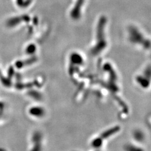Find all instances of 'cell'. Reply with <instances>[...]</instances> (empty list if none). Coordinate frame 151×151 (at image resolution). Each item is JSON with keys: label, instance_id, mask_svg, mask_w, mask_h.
<instances>
[{"label": "cell", "instance_id": "1", "mask_svg": "<svg viewBox=\"0 0 151 151\" xmlns=\"http://www.w3.org/2000/svg\"><path fill=\"white\" fill-rule=\"evenodd\" d=\"M119 129V128H113V129H111L109 130V131H108L107 132L104 133L103 134V137L104 138H106L108 137V136L109 135H112L114 133H115L116 131H118Z\"/></svg>", "mask_w": 151, "mask_h": 151}, {"label": "cell", "instance_id": "2", "mask_svg": "<svg viewBox=\"0 0 151 151\" xmlns=\"http://www.w3.org/2000/svg\"><path fill=\"white\" fill-rule=\"evenodd\" d=\"M32 114H34V115H35L37 116H40L42 114L39 113V112L43 113V111L40 108H34V109L32 110Z\"/></svg>", "mask_w": 151, "mask_h": 151}]
</instances>
